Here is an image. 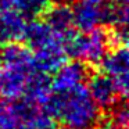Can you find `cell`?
Returning <instances> with one entry per match:
<instances>
[{"instance_id":"obj_1","label":"cell","mask_w":129,"mask_h":129,"mask_svg":"<svg viewBox=\"0 0 129 129\" xmlns=\"http://www.w3.org/2000/svg\"><path fill=\"white\" fill-rule=\"evenodd\" d=\"M43 110L51 118L58 119L65 129H90L100 119V108L85 85L67 92H54Z\"/></svg>"},{"instance_id":"obj_2","label":"cell","mask_w":129,"mask_h":129,"mask_svg":"<svg viewBox=\"0 0 129 129\" xmlns=\"http://www.w3.org/2000/svg\"><path fill=\"white\" fill-rule=\"evenodd\" d=\"M110 39L108 32L104 29L94 28L89 32L72 34L65 39V53L75 60L86 64H97L101 61L104 54L108 51Z\"/></svg>"},{"instance_id":"obj_3","label":"cell","mask_w":129,"mask_h":129,"mask_svg":"<svg viewBox=\"0 0 129 129\" xmlns=\"http://www.w3.org/2000/svg\"><path fill=\"white\" fill-rule=\"evenodd\" d=\"M103 74L112 79L117 85L119 94L125 97L128 94V65L129 54L126 46H115L111 51H107L100 61Z\"/></svg>"},{"instance_id":"obj_4","label":"cell","mask_w":129,"mask_h":129,"mask_svg":"<svg viewBox=\"0 0 129 129\" xmlns=\"http://www.w3.org/2000/svg\"><path fill=\"white\" fill-rule=\"evenodd\" d=\"M24 40L32 51L43 50V49L54 47V46H65V38L56 32L46 21L34 20L26 22Z\"/></svg>"},{"instance_id":"obj_5","label":"cell","mask_w":129,"mask_h":129,"mask_svg":"<svg viewBox=\"0 0 129 129\" xmlns=\"http://www.w3.org/2000/svg\"><path fill=\"white\" fill-rule=\"evenodd\" d=\"M90 76V70L86 62L81 60H74L71 62H64L54 72V78L51 81L53 92L61 93L85 85Z\"/></svg>"},{"instance_id":"obj_6","label":"cell","mask_w":129,"mask_h":129,"mask_svg":"<svg viewBox=\"0 0 129 129\" xmlns=\"http://www.w3.org/2000/svg\"><path fill=\"white\" fill-rule=\"evenodd\" d=\"M87 79H89L87 92L99 108L110 110L119 101V90L110 76H107L106 74H94Z\"/></svg>"},{"instance_id":"obj_7","label":"cell","mask_w":129,"mask_h":129,"mask_svg":"<svg viewBox=\"0 0 129 129\" xmlns=\"http://www.w3.org/2000/svg\"><path fill=\"white\" fill-rule=\"evenodd\" d=\"M0 62L4 70H17L24 72H34V54L32 50L25 45L18 42L3 45L2 53H0Z\"/></svg>"},{"instance_id":"obj_8","label":"cell","mask_w":129,"mask_h":129,"mask_svg":"<svg viewBox=\"0 0 129 129\" xmlns=\"http://www.w3.org/2000/svg\"><path fill=\"white\" fill-rule=\"evenodd\" d=\"M74 28L81 32H89L104 24V6L87 0H79L72 7Z\"/></svg>"},{"instance_id":"obj_9","label":"cell","mask_w":129,"mask_h":129,"mask_svg":"<svg viewBox=\"0 0 129 129\" xmlns=\"http://www.w3.org/2000/svg\"><path fill=\"white\" fill-rule=\"evenodd\" d=\"M26 21L17 10L0 13V45L20 42L24 38Z\"/></svg>"},{"instance_id":"obj_10","label":"cell","mask_w":129,"mask_h":129,"mask_svg":"<svg viewBox=\"0 0 129 129\" xmlns=\"http://www.w3.org/2000/svg\"><path fill=\"white\" fill-rule=\"evenodd\" d=\"M45 20L56 32L67 39L74 32V15L72 7L65 3L51 4L45 14Z\"/></svg>"},{"instance_id":"obj_11","label":"cell","mask_w":129,"mask_h":129,"mask_svg":"<svg viewBox=\"0 0 129 129\" xmlns=\"http://www.w3.org/2000/svg\"><path fill=\"white\" fill-rule=\"evenodd\" d=\"M53 87H51V79L47 76V74L35 71L28 79V83L25 87V93L22 97L32 101L34 104L39 107H43L47 100L53 94Z\"/></svg>"},{"instance_id":"obj_12","label":"cell","mask_w":129,"mask_h":129,"mask_svg":"<svg viewBox=\"0 0 129 129\" xmlns=\"http://www.w3.org/2000/svg\"><path fill=\"white\" fill-rule=\"evenodd\" d=\"M35 72V71H34ZM34 72H24L17 70H3V78L0 83V93L4 99L17 100L25 93L29 76Z\"/></svg>"},{"instance_id":"obj_13","label":"cell","mask_w":129,"mask_h":129,"mask_svg":"<svg viewBox=\"0 0 129 129\" xmlns=\"http://www.w3.org/2000/svg\"><path fill=\"white\" fill-rule=\"evenodd\" d=\"M32 54H34L35 70L47 75L56 72L67 60L65 46H54V47L34 51Z\"/></svg>"},{"instance_id":"obj_14","label":"cell","mask_w":129,"mask_h":129,"mask_svg":"<svg viewBox=\"0 0 129 129\" xmlns=\"http://www.w3.org/2000/svg\"><path fill=\"white\" fill-rule=\"evenodd\" d=\"M110 114L104 119H99L100 129H128L129 111L125 101H118L108 110Z\"/></svg>"},{"instance_id":"obj_15","label":"cell","mask_w":129,"mask_h":129,"mask_svg":"<svg viewBox=\"0 0 129 129\" xmlns=\"http://www.w3.org/2000/svg\"><path fill=\"white\" fill-rule=\"evenodd\" d=\"M51 4V0H13V6L17 11L22 17L32 20L43 15Z\"/></svg>"},{"instance_id":"obj_16","label":"cell","mask_w":129,"mask_h":129,"mask_svg":"<svg viewBox=\"0 0 129 129\" xmlns=\"http://www.w3.org/2000/svg\"><path fill=\"white\" fill-rule=\"evenodd\" d=\"M21 122L15 100L0 99V129H14Z\"/></svg>"},{"instance_id":"obj_17","label":"cell","mask_w":129,"mask_h":129,"mask_svg":"<svg viewBox=\"0 0 129 129\" xmlns=\"http://www.w3.org/2000/svg\"><path fill=\"white\" fill-rule=\"evenodd\" d=\"M54 126H56V122L53 121V118L43 108H40L31 118L20 122L14 129H51Z\"/></svg>"},{"instance_id":"obj_18","label":"cell","mask_w":129,"mask_h":129,"mask_svg":"<svg viewBox=\"0 0 129 129\" xmlns=\"http://www.w3.org/2000/svg\"><path fill=\"white\" fill-rule=\"evenodd\" d=\"M13 7V0H0V13H4Z\"/></svg>"},{"instance_id":"obj_19","label":"cell","mask_w":129,"mask_h":129,"mask_svg":"<svg viewBox=\"0 0 129 129\" xmlns=\"http://www.w3.org/2000/svg\"><path fill=\"white\" fill-rule=\"evenodd\" d=\"M87 2H92V3H96V4H104V3H108L110 0H87Z\"/></svg>"},{"instance_id":"obj_20","label":"cell","mask_w":129,"mask_h":129,"mask_svg":"<svg viewBox=\"0 0 129 129\" xmlns=\"http://www.w3.org/2000/svg\"><path fill=\"white\" fill-rule=\"evenodd\" d=\"M2 78H3V68H2V64H0V83H2Z\"/></svg>"},{"instance_id":"obj_21","label":"cell","mask_w":129,"mask_h":129,"mask_svg":"<svg viewBox=\"0 0 129 129\" xmlns=\"http://www.w3.org/2000/svg\"><path fill=\"white\" fill-rule=\"evenodd\" d=\"M51 129H57V126H54V128H51Z\"/></svg>"},{"instance_id":"obj_22","label":"cell","mask_w":129,"mask_h":129,"mask_svg":"<svg viewBox=\"0 0 129 129\" xmlns=\"http://www.w3.org/2000/svg\"><path fill=\"white\" fill-rule=\"evenodd\" d=\"M90 129H92V128H90Z\"/></svg>"}]
</instances>
